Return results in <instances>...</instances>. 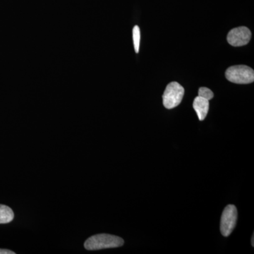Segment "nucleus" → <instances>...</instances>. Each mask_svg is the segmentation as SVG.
I'll return each instance as SVG.
<instances>
[{
	"label": "nucleus",
	"instance_id": "nucleus-1",
	"mask_svg": "<svg viewBox=\"0 0 254 254\" xmlns=\"http://www.w3.org/2000/svg\"><path fill=\"white\" fill-rule=\"evenodd\" d=\"M123 245L124 240L121 237L108 234H100L88 238L85 242L84 247L87 250L95 251L118 248Z\"/></svg>",
	"mask_w": 254,
	"mask_h": 254
},
{
	"label": "nucleus",
	"instance_id": "nucleus-2",
	"mask_svg": "<svg viewBox=\"0 0 254 254\" xmlns=\"http://www.w3.org/2000/svg\"><path fill=\"white\" fill-rule=\"evenodd\" d=\"M229 81L237 84H248L254 81V69L246 65H237L229 67L225 72Z\"/></svg>",
	"mask_w": 254,
	"mask_h": 254
},
{
	"label": "nucleus",
	"instance_id": "nucleus-3",
	"mask_svg": "<svg viewBox=\"0 0 254 254\" xmlns=\"http://www.w3.org/2000/svg\"><path fill=\"white\" fill-rule=\"evenodd\" d=\"M185 89L177 82L169 83L163 95V105L167 109H173L181 103Z\"/></svg>",
	"mask_w": 254,
	"mask_h": 254
},
{
	"label": "nucleus",
	"instance_id": "nucleus-4",
	"mask_svg": "<svg viewBox=\"0 0 254 254\" xmlns=\"http://www.w3.org/2000/svg\"><path fill=\"white\" fill-rule=\"evenodd\" d=\"M237 209L234 205H228L222 212L220 220V231L224 237L231 235L236 226L237 220Z\"/></svg>",
	"mask_w": 254,
	"mask_h": 254
},
{
	"label": "nucleus",
	"instance_id": "nucleus-5",
	"mask_svg": "<svg viewBox=\"0 0 254 254\" xmlns=\"http://www.w3.org/2000/svg\"><path fill=\"white\" fill-rule=\"evenodd\" d=\"M252 38V32L245 26L235 28L229 32L227 40L229 44L234 47L246 46Z\"/></svg>",
	"mask_w": 254,
	"mask_h": 254
},
{
	"label": "nucleus",
	"instance_id": "nucleus-6",
	"mask_svg": "<svg viewBox=\"0 0 254 254\" xmlns=\"http://www.w3.org/2000/svg\"><path fill=\"white\" fill-rule=\"evenodd\" d=\"M193 107L200 121L204 120L208 113L209 100L200 96L196 97L193 100Z\"/></svg>",
	"mask_w": 254,
	"mask_h": 254
},
{
	"label": "nucleus",
	"instance_id": "nucleus-7",
	"mask_svg": "<svg viewBox=\"0 0 254 254\" xmlns=\"http://www.w3.org/2000/svg\"><path fill=\"white\" fill-rule=\"evenodd\" d=\"M14 218V212L9 207L0 205V224L9 223Z\"/></svg>",
	"mask_w": 254,
	"mask_h": 254
},
{
	"label": "nucleus",
	"instance_id": "nucleus-8",
	"mask_svg": "<svg viewBox=\"0 0 254 254\" xmlns=\"http://www.w3.org/2000/svg\"><path fill=\"white\" fill-rule=\"evenodd\" d=\"M132 34H133L135 52H136V53H138V52H139L140 41H141V32H140V28L138 26H135L133 27Z\"/></svg>",
	"mask_w": 254,
	"mask_h": 254
},
{
	"label": "nucleus",
	"instance_id": "nucleus-9",
	"mask_svg": "<svg viewBox=\"0 0 254 254\" xmlns=\"http://www.w3.org/2000/svg\"><path fill=\"white\" fill-rule=\"evenodd\" d=\"M198 96L210 100L213 99L214 94L211 90L209 89L208 88H205V87H201L198 90Z\"/></svg>",
	"mask_w": 254,
	"mask_h": 254
},
{
	"label": "nucleus",
	"instance_id": "nucleus-10",
	"mask_svg": "<svg viewBox=\"0 0 254 254\" xmlns=\"http://www.w3.org/2000/svg\"><path fill=\"white\" fill-rule=\"evenodd\" d=\"M0 254H15V253L12 251L0 249Z\"/></svg>",
	"mask_w": 254,
	"mask_h": 254
},
{
	"label": "nucleus",
	"instance_id": "nucleus-11",
	"mask_svg": "<svg viewBox=\"0 0 254 254\" xmlns=\"http://www.w3.org/2000/svg\"><path fill=\"white\" fill-rule=\"evenodd\" d=\"M254 235H253V237H252V247H254Z\"/></svg>",
	"mask_w": 254,
	"mask_h": 254
}]
</instances>
